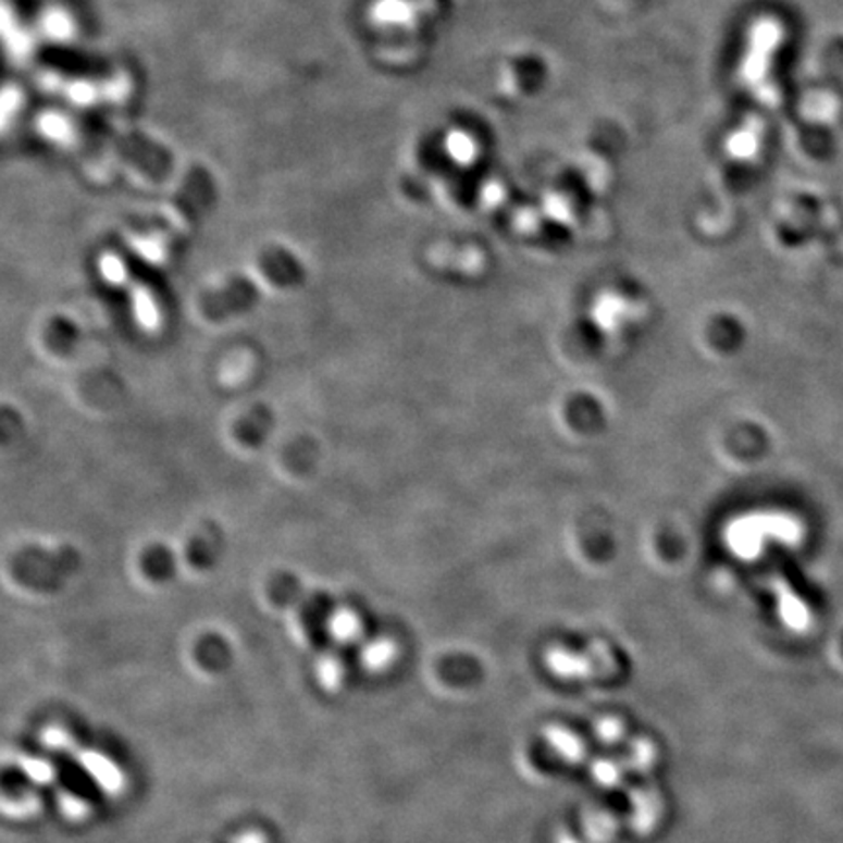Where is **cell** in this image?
<instances>
[{"instance_id": "6da1fadb", "label": "cell", "mask_w": 843, "mask_h": 843, "mask_svg": "<svg viewBox=\"0 0 843 843\" xmlns=\"http://www.w3.org/2000/svg\"><path fill=\"white\" fill-rule=\"evenodd\" d=\"M80 567V553L65 545L61 549L44 550L29 547L20 550L14 559L16 579L29 586H49L73 574Z\"/></svg>"}, {"instance_id": "7a4b0ae2", "label": "cell", "mask_w": 843, "mask_h": 843, "mask_svg": "<svg viewBox=\"0 0 843 843\" xmlns=\"http://www.w3.org/2000/svg\"><path fill=\"white\" fill-rule=\"evenodd\" d=\"M258 303H260V289L248 277H233L227 285L206 292L199 297L201 314L213 323H223L233 317L248 313Z\"/></svg>"}, {"instance_id": "3957f363", "label": "cell", "mask_w": 843, "mask_h": 843, "mask_svg": "<svg viewBox=\"0 0 843 843\" xmlns=\"http://www.w3.org/2000/svg\"><path fill=\"white\" fill-rule=\"evenodd\" d=\"M225 549V535L218 523H206L186 543V560L194 569L209 570L218 565Z\"/></svg>"}, {"instance_id": "277c9868", "label": "cell", "mask_w": 843, "mask_h": 843, "mask_svg": "<svg viewBox=\"0 0 843 843\" xmlns=\"http://www.w3.org/2000/svg\"><path fill=\"white\" fill-rule=\"evenodd\" d=\"M66 754L71 758H75L80 764V768L85 769L86 773L95 779L96 783L100 785V789H104L106 793H120L124 789L122 771L115 768L114 761H110L102 754L90 752V749L76 748V744H73Z\"/></svg>"}, {"instance_id": "5b68a950", "label": "cell", "mask_w": 843, "mask_h": 843, "mask_svg": "<svg viewBox=\"0 0 843 843\" xmlns=\"http://www.w3.org/2000/svg\"><path fill=\"white\" fill-rule=\"evenodd\" d=\"M274 430V412L265 405H255L235 424V437L245 447L264 446L270 432Z\"/></svg>"}, {"instance_id": "8992f818", "label": "cell", "mask_w": 843, "mask_h": 843, "mask_svg": "<svg viewBox=\"0 0 843 843\" xmlns=\"http://www.w3.org/2000/svg\"><path fill=\"white\" fill-rule=\"evenodd\" d=\"M543 736L545 742L562 761H567L570 766H577L582 764L587 756V746L584 739L577 734L574 730L567 729V727H560V724H550L547 729L543 730Z\"/></svg>"}, {"instance_id": "52a82bcc", "label": "cell", "mask_w": 843, "mask_h": 843, "mask_svg": "<svg viewBox=\"0 0 843 843\" xmlns=\"http://www.w3.org/2000/svg\"><path fill=\"white\" fill-rule=\"evenodd\" d=\"M631 826L636 834H645L662 818V798L650 789H639L631 796Z\"/></svg>"}, {"instance_id": "ba28073f", "label": "cell", "mask_w": 843, "mask_h": 843, "mask_svg": "<svg viewBox=\"0 0 843 843\" xmlns=\"http://www.w3.org/2000/svg\"><path fill=\"white\" fill-rule=\"evenodd\" d=\"M141 565L145 574L154 582H166L178 570L176 555L166 545H151L142 553Z\"/></svg>"}, {"instance_id": "9c48e42d", "label": "cell", "mask_w": 843, "mask_h": 843, "mask_svg": "<svg viewBox=\"0 0 843 843\" xmlns=\"http://www.w3.org/2000/svg\"><path fill=\"white\" fill-rule=\"evenodd\" d=\"M587 843H613L619 835V822L616 816L602 808L587 813L582 820Z\"/></svg>"}, {"instance_id": "30bf717a", "label": "cell", "mask_w": 843, "mask_h": 843, "mask_svg": "<svg viewBox=\"0 0 843 843\" xmlns=\"http://www.w3.org/2000/svg\"><path fill=\"white\" fill-rule=\"evenodd\" d=\"M547 666L550 668V673L559 675L562 680H584L592 673L586 658H582L580 654L569 653V650L550 653Z\"/></svg>"}, {"instance_id": "8fae6325", "label": "cell", "mask_w": 843, "mask_h": 843, "mask_svg": "<svg viewBox=\"0 0 843 843\" xmlns=\"http://www.w3.org/2000/svg\"><path fill=\"white\" fill-rule=\"evenodd\" d=\"M20 771L38 785H53L58 781L59 769L53 761L46 758H32V756H18L16 761Z\"/></svg>"}, {"instance_id": "7c38bea8", "label": "cell", "mask_w": 843, "mask_h": 843, "mask_svg": "<svg viewBox=\"0 0 843 843\" xmlns=\"http://www.w3.org/2000/svg\"><path fill=\"white\" fill-rule=\"evenodd\" d=\"M78 336H80V332H78V326H76L75 323H71L69 319H53L51 323H49L48 332H46V338H48V344L53 348V350L61 351H69L73 346H75L76 342H78Z\"/></svg>"}, {"instance_id": "4fadbf2b", "label": "cell", "mask_w": 843, "mask_h": 843, "mask_svg": "<svg viewBox=\"0 0 843 843\" xmlns=\"http://www.w3.org/2000/svg\"><path fill=\"white\" fill-rule=\"evenodd\" d=\"M363 666L371 672H383L397 660V648L389 641H377L365 646L363 650Z\"/></svg>"}, {"instance_id": "5bb4252c", "label": "cell", "mask_w": 843, "mask_h": 843, "mask_svg": "<svg viewBox=\"0 0 843 843\" xmlns=\"http://www.w3.org/2000/svg\"><path fill=\"white\" fill-rule=\"evenodd\" d=\"M658 761V748L648 739H639L629 746V766L636 773L653 771Z\"/></svg>"}, {"instance_id": "9a60e30c", "label": "cell", "mask_w": 843, "mask_h": 843, "mask_svg": "<svg viewBox=\"0 0 843 843\" xmlns=\"http://www.w3.org/2000/svg\"><path fill=\"white\" fill-rule=\"evenodd\" d=\"M625 776V766H621L616 759H596L592 764V778L596 779L597 785L606 789H616L621 785Z\"/></svg>"}, {"instance_id": "2e32d148", "label": "cell", "mask_w": 843, "mask_h": 843, "mask_svg": "<svg viewBox=\"0 0 843 843\" xmlns=\"http://www.w3.org/2000/svg\"><path fill=\"white\" fill-rule=\"evenodd\" d=\"M26 430L24 418L18 410L10 407H0V446H9L18 442Z\"/></svg>"}, {"instance_id": "e0dca14e", "label": "cell", "mask_w": 843, "mask_h": 843, "mask_svg": "<svg viewBox=\"0 0 843 843\" xmlns=\"http://www.w3.org/2000/svg\"><path fill=\"white\" fill-rule=\"evenodd\" d=\"M319 680L323 683L324 690L328 692L338 690L346 680V666L340 658H336L334 654L324 658L323 662L319 664Z\"/></svg>"}, {"instance_id": "ac0fdd59", "label": "cell", "mask_w": 843, "mask_h": 843, "mask_svg": "<svg viewBox=\"0 0 843 843\" xmlns=\"http://www.w3.org/2000/svg\"><path fill=\"white\" fill-rule=\"evenodd\" d=\"M627 736L625 722L617 717H604L596 722V739L606 746H616Z\"/></svg>"}, {"instance_id": "d6986e66", "label": "cell", "mask_w": 843, "mask_h": 843, "mask_svg": "<svg viewBox=\"0 0 843 843\" xmlns=\"http://www.w3.org/2000/svg\"><path fill=\"white\" fill-rule=\"evenodd\" d=\"M59 806L63 810V815L71 820H85L86 816L90 815V806L86 803V798L76 795L73 791H63L59 796Z\"/></svg>"}, {"instance_id": "ffe728a7", "label": "cell", "mask_w": 843, "mask_h": 843, "mask_svg": "<svg viewBox=\"0 0 843 843\" xmlns=\"http://www.w3.org/2000/svg\"><path fill=\"white\" fill-rule=\"evenodd\" d=\"M557 843H584V842H580V840H577V838H572V835L565 834V835H560L559 840H557Z\"/></svg>"}]
</instances>
